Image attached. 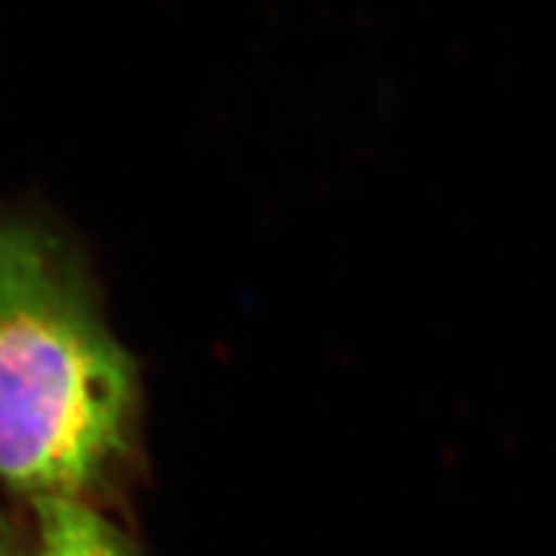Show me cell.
I'll use <instances>...</instances> for the list:
<instances>
[{
	"label": "cell",
	"instance_id": "obj_1",
	"mask_svg": "<svg viewBox=\"0 0 556 556\" xmlns=\"http://www.w3.org/2000/svg\"><path fill=\"white\" fill-rule=\"evenodd\" d=\"M139 379L73 248L0 222V479L26 500H86L135 454Z\"/></svg>",
	"mask_w": 556,
	"mask_h": 556
},
{
	"label": "cell",
	"instance_id": "obj_2",
	"mask_svg": "<svg viewBox=\"0 0 556 556\" xmlns=\"http://www.w3.org/2000/svg\"><path fill=\"white\" fill-rule=\"evenodd\" d=\"M31 556H135L129 539L88 500H34Z\"/></svg>",
	"mask_w": 556,
	"mask_h": 556
},
{
	"label": "cell",
	"instance_id": "obj_3",
	"mask_svg": "<svg viewBox=\"0 0 556 556\" xmlns=\"http://www.w3.org/2000/svg\"><path fill=\"white\" fill-rule=\"evenodd\" d=\"M0 556H16V552H13V544H11V533H9V528H5L3 518H0Z\"/></svg>",
	"mask_w": 556,
	"mask_h": 556
}]
</instances>
